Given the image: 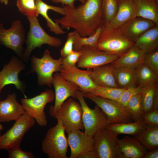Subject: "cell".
Instances as JSON below:
<instances>
[{
  "label": "cell",
  "instance_id": "6da1fadb",
  "mask_svg": "<svg viewBox=\"0 0 158 158\" xmlns=\"http://www.w3.org/2000/svg\"><path fill=\"white\" fill-rule=\"evenodd\" d=\"M102 0H87L77 7L63 6L66 14L54 20L63 29L72 28L82 37L92 35L104 23Z\"/></svg>",
  "mask_w": 158,
  "mask_h": 158
},
{
  "label": "cell",
  "instance_id": "7a4b0ae2",
  "mask_svg": "<svg viewBox=\"0 0 158 158\" xmlns=\"http://www.w3.org/2000/svg\"><path fill=\"white\" fill-rule=\"evenodd\" d=\"M134 42L126 38L119 28L104 24L97 48L107 53L119 57L134 45Z\"/></svg>",
  "mask_w": 158,
  "mask_h": 158
},
{
  "label": "cell",
  "instance_id": "3957f363",
  "mask_svg": "<svg viewBox=\"0 0 158 158\" xmlns=\"http://www.w3.org/2000/svg\"><path fill=\"white\" fill-rule=\"evenodd\" d=\"M49 112L51 116L61 121L67 133L84 129L82 107L73 98H68L56 110L49 109Z\"/></svg>",
  "mask_w": 158,
  "mask_h": 158
},
{
  "label": "cell",
  "instance_id": "277c9868",
  "mask_svg": "<svg viewBox=\"0 0 158 158\" xmlns=\"http://www.w3.org/2000/svg\"><path fill=\"white\" fill-rule=\"evenodd\" d=\"M27 18L29 22L30 28L25 42L26 47L22 59L26 63L28 61L32 51L36 48H40L44 44L57 48L62 44L60 38L50 36L44 31L37 17Z\"/></svg>",
  "mask_w": 158,
  "mask_h": 158
},
{
  "label": "cell",
  "instance_id": "5b68a950",
  "mask_svg": "<svg viewBox=\"0 0 158 158\" xmlns=\"http://www.w3.org/2000/svg\"><path fill=\"white\" fill-rule=\"evenodd\" d=\"M62 59L61 57L57 59H53L49 51L46 50L41 58L32 56L31 68L27 74L36 72L39 86L47 85L51 87L54 74L59 72L62 68Z\"/></svg>",
  "mask_w": 158,
  "mask_h": 158
},
{
  "label": "cell",
  "instance_id": "8992f818",
  "mask_svg": "<svg viewBox=\"0 0 158 158\" xmlns=\"http://www.w3.org/2000/svg\"><path fill=\"white\" fill-rule=\"evenodd\" d=\"M64 127L61 121L47 131L41 144L43 153L49 158H67L68 145Z\"/></svg>",
  "mask_w": 158,
  "mask_h": 158
},
{
  "label": "cell",
  "instance_id": "52a82bcc",
  "mask_svg": "<svg viewBox=\"0 0 158 158\" xmlns=\"http://www.w3.org/2000/svg\"><path fill=\"white\" fill-rule=\"evenodd\" d=\"M84 97L80 90L77 91L74 99H77L82 108V120L84 132L93 138L95 133L99 130L105 127L110 123L106 115L97 105L94 109L90 108L86 102Z\"/></svg>",
  "mask_w": 158,
  "mask_h": 158
},
{
  "label": "cell",
  "instance_id": "ba28073f",
  "mask_svg": "<svg viewBox=\"0 0 158 158\" xmlns=\"http://www.w3.org/2000/svg\"><path fill=\"white\" fill-rule=\"evenodd\" d=\"M118 135L105 127L95 133L93 138V149L99 158H121Z\"/></svg>",
  "mask_w": 158,
  "mask_h": 158
},
{
  "label": "cell",
  "instance_id": "9c48e42d",
  "mask_svg": "<svg viewBox=\"0 0 158 158\" xmlns=\"http://www.w3.org/2000/svg\"><path fill=\"white\" fill-rule=\"evenodd\" d=\"M54 99V92L49 89H46L33 97L22 98L20 101L26 113L34 118L39 126L43 127L47 124L44 111L45 106L47 104L53 102Z\"/></svg>",
  "mask_w": 158,
  "mask_h": 158
},
{
  "label": "cell",
  "instance_id": "30bf717a",
  "mask_svg": "<svg viewBox=\"0 0 158 158\" xmlns=\"http://www.w3.org/2000/svg\"><path fill=\"white\" fill-rule=\"evenodd\" d=\"M15 121L12 127L0 138V149L20 147L25 133L35 123V120L26 113Z\"/></svg>",
  "mask_w": 158,
  "mask_h": 158
},
{
  "label": "cell",
  "instance_id": "8fae6325",
  "mask_svg": "<svg viewBox=\"0 0 158 158\" xmlns=\"http://www.w3.org/2000/svg\"><path fill=\"white\" fill-rule=\"evenodd\" d=\"M82 92L84 97L91 100L101 109L106 115L110 123L133 121L126 108L117 101L102 98L90 92Z\"/></svg>",
  "mask_w": 158,
  "mask_h": 158
},
{
  "label": "cell",
  "instance_id": "7c38bea8",
  "mask_svg": "<svg viewBox=\"0 0 158 158\" xmlns=\"http://www.w3.org/2000/svg\"><path fill=\"white\" fill-rule=\"evenodd\" d=\"M25 31L20 20L13 21L11 27L5 29L0 23V44L11 49L22 59L24 49L23 44L25 40Z\"/></svg>",
  "mask_w": 158,
  "mask_h": 158
},
{
  "label": "cell",
  "instance_id": "4fadbf2b",
  "mask_svg": "<svg viewBox=\"0 0 158 158\" xmlns=\"http://www.w3.org/2000/svg\"><path fill=\"white\" fill-rule=\"evenodd\" d=\"M80 51L81 54L77 63L78 67L82 68L92 69L111 63L119 57L89 46H83Z\"/></svg>",
  "mask_w": 158,
  "mask_h": 158
},
{
  "label": "cell",
  "instance_id": "5bb4252c",
  "mask_svg": "<svg viewBox=\"0 0 158 158\" xmlns=\"http://www.w3.org/2000/svg\"><path fill=\"white\" fill-rule=\"evenodd\" d=\"M25 68V64L22 60L16 56H13L0 71V92L6 86L12 84L17 90L24 94L25 85L19 80L18 75Z\"/></svg>",
  "mask_w": 158,
  "mask_h": 158
},
{
  "label": "cell",
  "instance_id": "9a60e30c",
  "mask_svg": "<svg viewBox=\"0 0 158 158\" xmlns=\"http://www.w3.org/2000/svg\"><path fill=\"white\" fill-rule=\"evenodd\" d=\"M92 71V69L82 70L75 66L62 68L59 72L65 79L78 86L80 91L89 92L98 86L90 77Z\"/></svg>",
  "mask_w": 158,
  "mask_h": 158
},
{
  "label": "cell",
  "instance_id": "2e32d148",
  "mask_svg": "<svg viewBox=\"0 0 158 158\" xmlns=\"http://www.w3.org/2000/svg\"><path fill=\"white\" fill-rule=\"evenodd\" d=\"M52 84L55 90V103L51 105L49 109L56 110L67 99L71 97L74 98L79 88L75 84L65 79L59 72L54 73L53 75Z\"/></svg>",
  "mask_w": 158,
  "mask_h": 158
},
{
  "label": "cell",
  "instance_id": "e0dca14e",
  "mask_svg": "<svg viewBox=\"0 0 158 158\" xmlns=\"http://www.w3.org/2000/svg\"><path fill=\"white\" fill-rule=\"evenodd\" d=\"M157 25L151 20L136 17L126 22L119 29L124 37L135 43L143 33Z\"/></svg>",
  "mask_w": 158,
  "mask_h": 158
},
{
  "label": "cell",
  "instance_id": "ac0fdd59",
  "mask_svg": "<svg viewBox=\"0 0 158 158\" xmlns=\"http://www.w3.org/2000/svg\"><path fill=\"white\" fill-rule=\"evenodd\" d=\"M67 138L71 149L70 158H78L83 153L93 149L94 140L80 130L68 133Z\"/></svg>",
  "mask_w": 158,
  "mask_h": 158
},
{
  "label": "cell",
  "instance_id": "d6986e66",
  "mask_svg": "<svg viewBox=\"0 0 158 158\" xmlns=\"http://www.w3.org/2000/svg\"><path fill=\"white\" fill-rule=\"evenodd\" d=\"M26 112L22 104L16 99V94L8 95L5 99L0 102V122L16 121Z\"/></svg>",
  "mask_w": 158,
  "mask_h": 158
},
{
  "label": "cell",
  "instance_id": "ffe728a7",
  "mask_svg": "<svg viewBox=\"0 0 158 158\" xmlns=\"http://www.w3.org/2000/svg\"><path fill=\"white\" fill-rule=\"evenodd\" d=\"M121 158H143L146 149L135 137L126 136L119 140Z\"/></svg>",
  "mask_w": 158,
  "mask_h": 158
},
{
  "label": "cell",
  "instance_id": "44dd1931",
  "mask_svg": "<svg viewBox=\"0 0 158 158\" xmlns=\"http://www.w3.org/2000/svg\"><path fill=\"white\" fill-rule=\"evenodd\" d=\"M117 1L118 9L116 14L107 25L114 28H119L136 16L133 0H117Z\"/></svg>",
  "mask_w": 158,
  "mask_h": 158
},
{
  "label": "cell",
  "instance_id": "7402d4cb",
  "mask_svg": "<svg viewBox=\"0 0 158 158\" xmlns=\"http://www.w3.org/2000/svg\"><path fill=\"white\" fill-rule=\"evenodd\" d=\"M114 68L111 63L93 68L90 77L98 86L119 88L115 80Z\"/></svg>",
  "mask_w": 158,
  "mask_h": 158
},
{
  "label": "cell",
  "instance_id": "603a6c76",
  "mask_svg": "<svg viewBox=\"0 0 158 158\" xmlns=\"http://www.w3.org/2000/svg\"><path fill=\"white\" fill-rule=\"evenodd\" d=\"M35 3L38 14L41 15L45 19L47 26L50 31L56 35L63 34L66 32L58 24L51 19L48 14L49 10H52L64 16L66 14V12L63 6L61 7L49 5L42 0H35Z\"/></svg>",
  "mask_w": 158,
  "mask_h": 158
},
{
  "label": "cell",
  "instance_id": "cb8c5ba5",
  "mask_svg": "<svg viewBox=\"0 0 158 158\" xmlns=\"http://www.w3.org/2000/svg\"><path fill=\"white\" fill-rule=\"evenodd\" d=\"M145 54L134 44L111 63L114 67L122 66L135 68L143 63Z\"/></svg>",
  "mask_w": 158,
  "mask_h": 158
},
{
  "label": "cell",
  "instance_id": "d4e9b609",
  "mask_svg": "<svg viewBox=\"0 0 158 158\" xmlns=\"http://www.w3.org/2000/svg\"><path fill=\"white\" fill-rule=\"evenodd\" d=\"M136 17L152 21L158 25V0H133Z\"/></svg>",
  "mask_w": 158,
  "mask_h": 158
},
{
  "label": "cell",
  "instance_id": "484cf974",
  "mask_svg": "<svg viewBox=\"0 0 158 158\" xmlns=\"http://www.w3.org/2000/svg\"><path fill=\"white\" fill-rule=\"evenodd\" d=\"M141 103L144 114L158 109V80L142 88Z\"/></svg>",
  "mask_w": 158,
  "mask_h": 158
},
{
  "label": "cell",
  "instance_id": "4316f807",
  "mask_svg": "<svg viewBox=\"0 0 158 158\" xmlns=\"http://www.w3.org/2000/svg\"><path fill=\"white\" fill-rule=\"evenodd\" d=\"M147 127L142 119L136 121L110 123L106 128L118 134L132 135L136 137Z\"/></svg>",
  "mask_w": 158,
  "mask_h": 158
},
{
  "label": "cell",
  "instance_id": "83f0119b",
  "mask_svg": "<svg viewBox=\"0 0 158 158\" xmlns=\"http://www.w3.org/2000/svg\"><path fill=\"white\" fill-rule=\"evenodd\" d=\"M114 71L119 88L138 86L135 68L122 66L114 67Z\"/></svg>",
  "mask_w": 158,
  "mask_h": 158
},
{
  "label": "cell",
  "instance_id": "f1b7e54d",
  "mask_svg": "<svg viewBox=\"0 0 158 158\" xmlns=\"http://www.w3.org/2000/svg\"><path fill=\"white\" fill-rule=\"evenodd\" d=\"M134 44L145 53L158 49V25L143 33L135 42Z\"/></svg>",
  "mask_w": 158,
  "mask_h": 158
},
{
  "label": "cell",
  "instance_id": "f546056e",
  "mask_svg": "<svg viewBox=\"0 0 158 158\" xmlns=\"http://www.w3.org/2000/svg\"><path fill=\"white\" fill-rule=\"evenodd\" d=\"M136 138L149 151L158 148V127L147 126Z\"/></svg>",
  "mask_w": 158,
  "mask_h": 158
},
{
  "label": "cell",
  "instance_id": "4dcf8cb0",
  "mask_svg": "<svg viewBox=\"0 0 158 158\" xmlns=\"http://www.w3.org/2000/svg\"><path fill=\"white\" fill-rule=\"evenodd\" d=\"M104 23L99 26L92 35L83 37L75 30L74 31L75 40L73 49L78 51L84 46H89L96 47L97 43Z\"/></svg>",
  "mask_w": 158,
  "mask_h": 158
},
{
  "label": "cell",
  "instance_id": "1f68e13d",
  "mask_svg": "<svg viewBox=\"0 0 158 158\" xmlns=\"http://www.w3.org/2000/svg\"><path fill=\"white\" fill-rule=\"evenodd\" d=\"M135 70L138 86L143 88L158 80V76L144 63L135 68Z\"/></svg>",
  "mask_w": 158,
  "mask_h": 158
},
{
  "label": "cell",
  "instance_id": "d6a6232c",
  "mask_svg": "<svg viewBox=\"0 0 158 158\" xmlns=\"http://www.w3.org/2000/svg\"><path fill=\"white\" fill-rule=\"evenodd\" d=\"M126 88L97 86L89 92L102 98L117 102Z\"/></svg>",
  "mask_w": 158,
  "mask_h": 158
},
{
  "label": "cell",
  "instance_id": "836d02e7",
  "mask_svg": "<svg viewBox=\"0 0 158 158\" xmlns=\"http://www.w3.org/2000/svg\"><path fill=\"white\" fill-rule=\"evenodd\" d=\"M141 92L133 97L125 107L134 121L142 119L144 114L141 103Z\"/></svg>",
  "mask_w": 158,
  "mask_h": 158
},
{
  "label": "cell",
  "instance_id": "e575fe53",
  "mask_svg": "<svg viewBox=\"0 0 158 158\" xmlns=\"http://www.w3.org/2000/svg\"><path fill=\"white\" fill-rule=\"evenodd\" d=\"M16 6L19 11L27 16L33 18L38 16L35 0H17Z\"/></svg>",
  "mask_w": 158,
  "mask_h": 158
},
{
  "label": "cell",
  "instance_id": "d590c367",
  "mask_svg": "<svg viewBox=\"0 0 158 158\" xmlns=\"http://www.w3.org/2000/svg\"><path fill=\"white\" fill-rule=\"evenodd\" d=\"M102 9L104 24H108L117 13L118 6L117 0H102Z\"/></svg>",
  "mask_w": 158,
  "mask_h": 158
},
{
  "label": "cell",
  "instance_id": "8d00e7d4",
  "mask_svg": "<svg viewBox=\"0 0 158 158\" xmlns=\"http://www.w3.org/2000/svg\"><path fill=\"white\" fill-rule=\"evenodd\" d=\"M143 63L158 76V49L145 53Z\"/></svg>",
  "mask_w": 158,
  "mask_h": 158
},
{
  "label": "cell",
  "instance_id": "74e56055",
  "mask_svg": "<svg viewBox=\"0 0 158 158\" xmlns=\"http://www.w3.org/2000/svg\"><path fill=\"white\" fill-rule=\"evenodd\" d=\"M142 88L139 86L126 88L117 102L125 107L128 101L133 97L142 92Z\"/></svg>",
  "mask_w": 158,
  "mask_h": 158
},
{
  "label": "cell",
  "instance_id": "f35d334b",
  "mask_svg": "<svg viewBox=\"0 0 158 158\" xmlns=\"http://www.w3.org/2000/svg\"><path fill=\"white\" fill-rule=\"evenodd\" d=\"M142 119L147 127H158V109L144 113Z\"/></svg>",
  "mask_w": 158,
  "mask_h": 158
},
{
  "label": "cell",
  "instance_id": "ab89813d",
  "mask_svg": "<svg viewBox=\"0 0 158 158\" xmlns=\"http://www.w3.org/2000/svg\"><path fill=\"white\" fill-rule=\"evenodd\" d=\"M80 51L73 50L72 52L63 58L62 68H67L75 66L80 55Z\"/></svg>",
  "mask_w": 158,
  "mask_h": 158
},
{
  "label": "cell",
  "instance_id": "60d3db41",
  "mask_svg": "<svg viewBox=\"0 0 158 158\" xmlns=\"http://www.w3.org/2000/svg\"><path fill=\"white\" fill-rule=\"evenodd\" d=\"M74 40V31L69 33L67 37L66 41L60 50V55L61 57H65L74 50L73 46Z\"/></svg>",
  "mask_w": 158,
  "mask_h": 158
},
{
  "label": "cell",
  "instance_id": "b9f144b4",
  "mask_svg": "<svg viewBox=\"0 0 158 158\" xmlns=\"http://www.w3.org/2000/svg\"><path fill=\"white\" fill-rule=\"evenodd\" d=\"M9 158H34L33 154L30 152L22 150L20 147L10 148L7 150Z\"/></svg>",
  "mask_w": 158,
  "mask_h": 158
},
{
  "label": "cell",
  "instance_id": "7bdbcfd3",
  "mask_svg": "<svg viewBox=\"0 0 158 158\" xmlns=\"http://www.w3.org/2000/svg\"><path fill=\"white\" fill-rule=\"evenodd\" d=\"M56 3H60L63 6H68L72 7H75L74 2L78 1H80L82 4H84L87 0H51Z\"/></svg>",
  "mask_w": 158,
  "mask_h": 158
},
{
  "label": "cell",
  "instance_id": "ee69618b",
  "mask_svg": "<svg viewBox=\"0 0 158 158\" xmlns=\"http://www.w3.org/2000/svg\"><path fill=\"white\" fill-rule=\"evenodd\" d=\"M78 158H99L96 152L93 150L86 152L81 154Z\"/></svg>",
  "mask_w": 158,
  "mask_h": 158
},
{
  "label": "cell",
  "instance_id": "f6af8a7d",
  "mask_svg": "<svg viewBox=\"0 0 158 158\" xmlns=\"http://www.w3.org/2000/svg\"><path fill=\"white\" fill-rule=\"evenodd\" d=\"M158 148L149 151L145 153L143 158H158Z\"/></svg>",
  "mask_w": 158,
  "mask_h": 158
},
{
  "label": "cell",
  "instance_id": "bcb514c9",
  "mask_svg": "<svg viewBox=\"0 0 158 158\" xmlns=\"http://www.w3.org/2000/svg\"><path fill=\"white\" fill-rule=\"evenodd\" d=\"M0 2L1 3L7 5L8 3V0H0Z\"/></svg>",
  "mask_w": 158,
  "mask_h": 158
},
{
  "label": "cell",
  "instance_id": "7dc6e473",
  "mask_svg": "<svg viewBox=\"0 0 158 158\" xmlns=\"http://www.w3.org/2000/svg\"><path fill=\"white\" fill-rule=\"evenodd\" d=\"M3 127L2 125L0 123V131L3 129Z\"/></svg>",
  "mask_w": 158,
  "mask_h": 158
},
{
  "label": "cell",
  "instance_id": "c3c4849f",
  "mask_svg": "<svg viewBox=\"0 0 158 158\" xmlns=\"http://www.w3.org/2000/svg\"><path fill=\"white\" fill-rule=\"evenodd\" d=\"M1 132H0V137L1 136Z\"/></svg>",
  "mask_w": 158,
  "mask_h": 158
},
{
  "label": "cell",
  "instance_id": "681fc988",
  "mask_svg": "<svg viewBox=\"0 0 158 158\" xmlns=\"http://www.w3.org/2000/svg\"><path fill=\"white\" fill-rule=\"evenodd\" d=\"M0 102H1V100H0Z\"/></svg>",
  "mask_w": 158,
  "mask_h": 158
}]
</instances>
